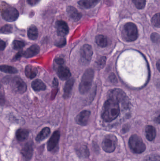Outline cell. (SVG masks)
Wrapping results in <instances>:
<instances>
[{
  "label": "cell",
  "mask_w": 160,
  "mask_h": 161,
  "mask_svg": "<svg viewBox=\"0 0 160 161\" xmlns=\"http://www.w3.org/2000/svg\"><path fill=\"white\" fill-rule=\"evenodd\" d=\"M27 35L28 38L32 40H35L38 37V31L36 26L32 25L28 28Z\"/></svg>",
  "instance_id": "24"
},
{
  "label": "cell",
  "mask_w": 160,
  "mask_h": 161,
  "mask_svg": "<svg viewBox=\"0 0 160 161\" xmlns=\"http://www.w3.org/2000/svg\"><path fill=\"white\" fill-rule=\"evenodd\" d=\"M34 152L33 147L30 143H27L22 149V154L26 161L31 160Z\"/></svg>",
  "instance_id": "15"
},
{
  "label": "cell",
  "mask_w": 160,
  "mask_h": 161,
  "mask_svg": "<svg viewBox=\"0 0 160 161\" xmlns=\"http://www.w3.org/2000/svg\"><path fill=\"white\" fill-rule=\"evenodd\" d=\"M74 80L73 79H70L67 81L64 88V96L67 97L69 96L71 92V90L74 85Z\"/></svg>",
  "instance_id": "25"
},
{
  "label": "cell",
  "mask_w": 160,
  "mask_h": 161,
  "mask_svg": "<svg viewBox=\"0 0 160 161\" xmlns=\"http://www.w3.org/2000/svg\"><path fill=\"white\" fill-rule=\"evenodd\" d=\"M10 84L12 90L18 93H23L27 90L26 84L20 77H15L12 78L10 81Z\"/></svg>",
  "instance_id": "8"
},
{
  "label": "cell",
  "mask_w": 160,
  "mask_h": 161,
  "mask_svg": "<svg viewBox=\"0 0 160 161\" xmlns=\"http://www.w3.org/2000/svg\"><path fill=\"white\" fill-rule=\"evenodd\" d=\"M146 137L148 141L152 142L155 140L157 135L156 128L152 125L147 126L145 129Z\"/></svg>",
  "instance_id": "17"
},
{
  "label": "cell",
  "mask_w": 160,
  "mask_h": 161,
  "mask_svg": "<svg viewBox=\"0 0 160 161\" xmlns=\"http://www.w3.org/2000/svg\"><path fill=\"white\" fill-rule=\"evenodd\" d=\"M50 133V129L49 127H45L38 134L36 138L37 142H40L47 139Z\"/></svg>",
  "instance_id": "20"
},
{
  "label": "cell",
  "mask_w": 160,
  "mask_h": 161,
  "mask_svg": "<svg viewBox=\"0 0 160 161\" xmlns=\"http://www.w3.org/2000/svg\"><path fill=\"white\" fill-rule=\"evenodd\" d=\"M57 74L58 77L62 80H68L71 76L69 69L62 65H60L57 68Z\"/></svg>",
  "instance_id": "14"
},
{
  "label": "cell",
  "mask_w": 160,
  "mask_h": 161,
  "mask_svg": "<svg viewBox=\"0 0 160 161\" xmlns=\"http://www.w3.org/2000/svg\"><path fill=\"white\" fill-rule=\"evenodd\" d=\"M117 145L116 137L115 135L110 134L105 136L102 141V149L106 153H111L115 150Z\"/></svg>",
  "instance_id": "5"
},
{
  "label": "cell",
  "mask_w": 160,
  "mask_h": 161,
  "mask_svg": "<svg viewBox=\"0 0 160 161\" xmlns=\"http://www.w3.org/2000/svg\"><path fill=\"white\" fill-rule=\"evenodd\" d=\"M32 87L33 90L36 92L41 91H45L46 89V86L44 82L39 79H36L32 82Z\"/></svg>",
  "instance_id": "22"
},
{
  "label": "cell",
  "mask_w": 160,
  "mask_h": 161,
  "mask_svg": "<svg viewBox=\"0 0 160 161\" xmlns=\"http://www.w3.org/2000/svg\"><path fill=\"white\" fill-rule=\"evenodd\" d=\"M95 42L100 47L104 48L108 45L107 37L103 35H98L95 37Z\"/></svg>",
  "instance_id": "26"
},
{
  "label": "cell",
  "mask_w": 160,
  "mask_h": 161,
  "mask_svg": "<svg viewBox=\"0 0 160 161\" xmlns=\"http://www.w3.org/2000/svg\"><path fill=\"white\" fill-rule=\"evenodd\" d=\"M6 47V43L3 41L1 40V42H0V49L1 51H3Z\"/></svg>",
  "instance_id": "37"
},
{
  "label": "cell",
  "mask_w": 160,
  "mask_h": 161,
  "mask_svg": "<svg viewBox=\"0 0 160 161\" xmlns=\"http://www.w3.org/2000/svg\"><path fill=\"white\" fill-rule=\"evenodd\" d=\"M23 56V52H22V51H20V52L18 53L17 54V55L15 56V57L14 58V60H18V59L20 58Z\"/></svg>",
  "instance_id": "36"
},
{
  "label": "cell",
  "mask_w": 160,
  "mask_h": 161,
  "mask_svg": "<svg viewBox=\"0 0 160 161\" xmlns=\"http://www.w3.org/2000/svg\"><path fill=\"white\" fill-rule=\"evenodd\" d=\"M66 40L65 38H62L59 40L55 43V45L57 47H62L65 46L66 44Z\"/></svg>",
  "instance_id": "34"
},
{
  "label": "cell",
  "mask_w": 160,
  "mask_h": 161,
  "mask_svg": "<svg viewBox=\"0 0 160 161\" xmlns=\"http://www.w3.org/2000/svg\"><path fill=\"white\" fill-rule=\"evenodd\" d=\"M115 161L110 160V161Z\"/></svg>",
  "instance_id": "42"
},
{
  "label": "cell",
  "mask_w": 160,
  "mask_h": 161,
  "mask_svg": "<svg viewBox=\"0 0 160 161\" xmlns=\"http://www.w3.org/2000/svg\"><path fill=\"white\" fill-rule=\"evenodd\" d=\"M151 22L155 27L160 28V13L155 14L152 18Z\"/></svg>",
  "instance_id": "28"
},
{
  "label": "cell",
  "mask_w": 160,
  "mask_h": 161,
  "mask_svg": "<svg viewBox=\"0 0 160 161\" xmlns=\"http://www.w3.org/2000/svg\"><path fill=\"white\" fill-rule=\"evenodd\" d=\"M77 155L80 158H88L90 155L89 149L86 146L84 145H79L76 148Z\"/></svg>",
  "instance_id": "18"
},
{
  "label": "cell",
  "mask_w": 160,
  "mask_h": 161,
  "mask_svg": "<svg viewBox=\"0 0 160 161\" xmlns=\"http://www.w3.org/2000/svg\"><path fill=\"white\" fill-rule=\"evenodd\" d=\"M13 27L11 25H5L1 28V33L2 34H9L12 33Z\"/></svg>",
  "instance_id": "29"
},
{
  "label": "cell",
  "mask_w": 160,
  "mask_h": 161,
  "mask_svg": "<svg viewBox=\"0 0 160 161\" xmlns=\"http://www.w3.org/2000/svg\"><path fill=\"white\" fill-rule=\"evenodd\" d=\"M0 69L1 71L6 73L16 74L18 72V70L16 68L7 65H2L0 67Z\"/></svg>",
  "instance_id": "27"
},
{
  "label": "cell",
  "mask_w": 160,
  "mask_h": 161,
  "mask_svg": "<svg viewBox=\"0 0 160 161\" xmlns=\"http://www.w3.org/2000/svg\"><path fill=\"white\" fill-rule=\"evenodd\" d=\"M39 52V47L36 44H34L23 52L24 57L26 58H32L37 55Z\"/></svg>",
  "instance_id": "16"
},
{
  "label": "cell",
  "mask_w": 160,
  "mask_h": 161,
  "mask_svg": "<svg viewBox=\"0 0 160 161\" xmlns=\"http://www.w3.org/2000/svg\"><path fill=\"white\" fill-rule=\"evenodd\" d=\"M129 146L131 150L135 154H142L146 149L142 139L137 134L131 136L129 140Z\"/></svg>",
  "instance_id": "4"
},
{
  "label": "cell",
  "mask_w": 160,
  "mask_h": 161,
  "mask_svg": "<svg viewBox=\"0 0 160 161\" xmlns=\"http://www.w3.org/2000/svg\"><path fill=\"white\" fill-rule=\"evenodd\" d=\"M54 86H57L58 85V81H57V79H54L53 81Z\"/></svg>",
  "instance_id": "41"
},
{
  "label": "cell",
  "mask_w": 160,
  "mask_h": 161,
  "mask_svg": "<svg viewBox=\"0 0 160 161\" xmlns=\"http://www.w3.org/2000/svg\"><path fill=\"white\" fill-rule=\"evenodd\" d=\"M16 138L19 142L25 141L29 136V131L26 129H20L18 130L16 132Z\"/></svg>",
  "instance_id": "23"
},
{
  "label": "cell",
  "mask_w": 160,
  "mask_h": 161,
  "mask_svg": "<svg viewBox=\"0 0 160 161\" xmlns=\"http://www.w3.org/2000/svg\"><path fill=\"white\" fill-rule=\"evenodd\" d=\"M55 62H56V64H58L59 66H60V65H63V64L64 63V59L61 58H57V59H56Z\"/></svg>",
  "instance_id": "38"
},
{
  "label": "cell",
  "mask_w": 160,
  "mask_h": 161,
  "mask_svg": "<svg viewBox=\"0 0 160 161\" xmlns=\"http://www.w3.org/2000/svg\"><path fill=\"white\" fill-rule=\"evenodd\" d=\"M24 45H25L24 43L20 41H14L12 43L13 49L16 50H19L22 49L24 47Z\"/></svg>",
  "instance_id": "31"
},
{
  "label": "cell",
  "mask_w": 160,
  "mask_h": 161,
  "mask_svg": "<svg viewBox=\"0 0 160 161\" xmlns=\"http://www.w3.org/2000/svg\"><path fill=\"white\" fill-rule=\"evenodd\" d=\"M93 54V49L91 46L89 44H85L81 49V57L84 62H90Z\"/></svg>",
  "instance_id": "9"
},
{
  "label": "cell",
  "mask_w": 160,
  "mask_h": 161,
  "mask_svg": "<svg viewBox=\"0 0 160 161\" xmlns=\"http://www.w3.org/2000/svg\"><path fill=\"white\" fill-rule=\"evenodd\" d=\"M56 32L58 36L64 37L69 33V28L67 24L63 20H57L55 23Z\"/></svg>",
  "instance_id": "10"
},
{
  "label": "cell",
  "mask_w": 160,
  "mask_h": 161,
  "mask_svg": "<svg viewBox=\"0 0 160 161\" xmlns=\"http://www.w3.org/2000/svg\"><path fill=\"white\" fill-rule=\"evenodd\" d=\"M90 112L84 110L81 112L75 118V121L78 125L85 126L88 124L90 117Z\"/></svg>",
  "instance_id": "12"
},
{
  "label": "cell",
  "mask_w": 160,
  "mask_h": 161,
  "mask_svg": "<svg viewBox=\"0 0 160 161\" xmlns=\"http://www.w3.org/2000/svg\"><path fill=\"white\" fill-rule=\"evenodd\" d=\"M94 72L92 69H88L82 77L81 81L79 86V91L82 94L86 93L90 91L94 79Z\"/></svg>",
  "instance_id": "2"
},
{
  "label": "cell",
  "mask_w": 160,
  "mask_h": 161,
  "mask_svg": "<svg viewBox=\"0 0 160 161\" xmlns=\"http://www.w3.org/2000/svg\"><path fill=\"white\" fill-rule=\"evenodd\" d=\"M122 33L123 38L128 42L135 41L138 37V29L133 23L126 24L123 27Z\"/></svg>",
  "instance_id": "3"
},
{
  "label": "cell",
  "mask_w": 160,
  "mask_h": 161,
  "mask_svg": "<svg viewBox=\"0 0 160 161\" xmlns=\"http://www.w3.org/2000/svg\"><path fill=\"white\" fill-rule=\"evenodd\" d=\"M133 3L138 9H143L144 8L146 3V0H132Z\"/></svg>",
  "instance_id": "30"
},
{
  "label": "cell",
  "mask_w": 160,
  "mask_h": 161,
  "mask_svg": "<svg viewBox=\"0 0 160 161\" xmlns=\"http://www.w3.org/2000/svg\"><path fill=\"white\" fill-rule=\"evenodd\" d=\"M100 1L101 0H81L78 2V4L80 6L88 9L95 7Z\"/></svg>",
  "instance_id": "19"
},
{
  "label": "cell",
  "mask_w": 160,
  "mask_h": 161,
  "mask_svg": "<svg viewBox=\"0 0 160 161\" xmlns=\"http://www.w3.org/2000/svg\"><path fill=\"white\" fill-rule=\"evenodd\" d=\"M151 39L154 43H159L160 42V36L157 33H153L151 36Z\"/></svg>",
  "instance_id": "32"
},
{
  "label": "cell",
  "mask_w": 160,
  "mask_h": 161,
  "mask_svg": "<svg viewBox=\"0 0 160 161\" xmlns=\"http://www.w3.org/2000/svg\"><path fill=\"white\" fill-rule=\"evenodd\" d=\"M2 18L8 22L16 21L19 17V12L15 8L7 7L3 8L1 11Z\"/></svg>",
  "instance_id": "7"
},
{
  "label": "cell",
  "mask_w": 160,
  "mask_h": 161,
  "mask_svg": "<svg viewBox=\"0 0 160 161\" xmlns=\"http://www.w3.org/2000/svg\"><path fill=\"white\" fill-rule=\"evenodd\" d=\"M38 71L36 68L32 65H28L25 67V74L26 77L30 79H33L36 76Z\"/></svg>",
  "instance_id": "21"
},
{
  "label": "cell",
  "mask_w": 160,
  "mask_h": 161,
  "mask_svg": "<svg viewBox=\"0 0 160 161\" xmlns=\"http://www.w3.org/2000/svg\"><path fill=\"white\" fill-rule=\"evenodd\" d=\"M60 133L59 131H55L47 143V149L49 151H51L54 149L58 144L60 140Z\"/></svg>",
  "instance_id": "11"
},
{
  "label": "cell",
  "mask_w": 160,
  "mask_h": 161,
  "mask_svg": "<svg viewBox=\"0 0 160 161\" xmlns=\"http://www.w3.org/2000/svg\"><path fill=\"white\" fill-rule=\"evenodd\" d=\"M40 0H27V3L31 6H35L37 4Z\"/></svg>",
  "instance_id": "35"
},
{
  "label": "cell",
  "mask_w": 160,
  "mask_h": 161,
  "mask_svg": "<svg viewBox=\"0 0 160 161\" xmlns=\"http://www.w3.org/2000/svg\"><path fill=\"white\" fill-rule=\"evenodd\" d=\"M154 121H155V122H156V123H157V124H160V112L159 114L157 117H155Z\"/></svg>",
  "instance_id": "39"
},
{
  "label": "cell",
  "mask_w": 160,
  "mask_h": 161,
  "mask_svg": "<svg viewBox=\"0 0 160 161\" xmlns=\"http://www.w3.org/2000/svg\"><path fill=\"white\" fill-rule=\"evenodd\" d=\"M66 11L69 18L74 21L80 20L82 17V14L74 7L69 6L67 7Z\"/></svg>",
  "instance_id": "13"
},
{
  "label": "cell",
  "mask_w": 160,
  "mask_h": 161,
  "mask_svg": "<svg viewBox=\"0 0 160 161\" xmlns=\"http://www.w3.org/2000/svg\"><path fill=\"white\" fill-rule=\"evenodd\" d=\"M106 58L105 57H102L96 61L97 66L99 68H102L106 64Z\"/></svg>",
  "instance_id": "33"
},
{
  "label": "cell",
  "mask_w": 160,
  "mask_h": 161,
  "mask_svg": "<svg viewBox=\"0 0 160 161\" xmlns=\"http://www.w3.org/2000/svg\"><path fill=\"white\" fill-rule=\"evenodd\" d=\"M120 113L118 102L111 98H109L104 103L101 117L106 122H111L117 118Z\"/></svg>",
  "instance_id": "1"
},
{
  "label": "cell",
  "mask_w": 160,
  "mask_h": 161,
  "mask_svg": "<svg viewBox=\"0 0 160 161\" xmlns=\"http://www.w3.org/2000/svg\"><path fill=\"white\" fill-rule=\"evenodd\" d=\"M157 67L158 70L160 72V59L158 60L157 62Z\"/></svg>",
  "instance_id": "40"
},
{
  "label": "cell",
  "mask_w": 160,
  "mask_h": 161,
  "mask_svg": "<svg viewBox=\"0 0 160 161\" xmlns=\"http://www.w3.org/2000/svg\"><path fill=\"white\" fill-rule=\"evenodd\" d=\"M109 98L117 101L118 103L123 104L125 107H127L128 105V98L125 92L121 89H115L111 90L109 93Z\"/></svg>",
  "instance_id": "6"
}]
</instances>
